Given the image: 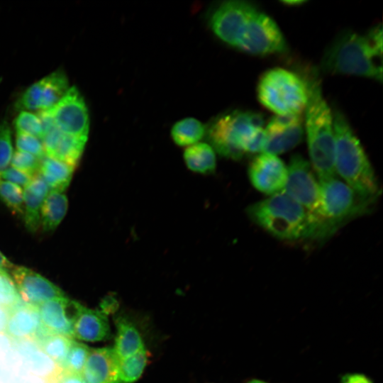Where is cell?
<instances>
[{
  "label": "cell",
  "mask_w": 383,
  "mask_h": 383,
  "mask_svg": "<svg viewBox=\"0 0 383 383\" xmlns=\"http://www.w3.org/2000/svg\"><path fill=\"white\" fill-rule=\"evenodd\" d=\"M247 213L255 223L278 239L318 238V227L309 212L284 191L251 204Z\"/></svg>",
  "instance_id": "5"
},
{
  "label": "cell",
  "mask_w": 383,
  "mask_h": 383,
  "mask_svg": "<svg viewBox=\"0 0 383 383\" xmlns=\"http://www.w3.org/2000/svg\"><path fill=\"white\" fill-rule=\"evenodd\" d=\"M0 199L15 215L23 214V190L19 186L0 179Z\"/></svg>",
  "instance_id": "29"
},
{
  "label": "cell",
  "mask_w": 383,
  "mask_h": 383,
  "mask_svg": "<svg viewBox=\"0 0 383 383\" xmlns=\"http://www.w3.org/2000/svg\"><path fill=\"white\" fill-rule=\"evenodd\" d=\"M205 134V126L194 118H186L177 121L171 130L172 140L179 146H190L197 143Z\"/></svg>",
  "instance_id": "26"
},
{
  "label": "cell",
  "mask_w": 383,
  "mask_h": 383,
  "mask_svg": "<svg viewBox=\"0 0 383 383\" xmlns=\"http://www.w3.org/2000/svg\"><path fill=\"white\" fill-rule=\"evenodd\" d=\"M22 300L7 271L0 269V305L9 309Z\"/></svg>",
  "instance_id": "32"
},
{
  "label": "cell",
  "mask_w": 383,
  "mask_h": 383,
  "mask_svg": "<svg viewBox=\"0 0 383 383\" xmlns=\"http://www.w3.org/2000/svg\"><path fill=\"white\" fill-rule=\"evenodd\" d=\"M382 30L376 26L362 35L352 30L338 34L325 51L321 69L382 82Z\"/></svg>",
  "instance_id": "1"
},
{
  "label": "cell",
  "mask_w": 383,
  "mask_h": 383,
  "mask_svg": "<svg viewBox=\"0 0 383 383\" xmlns=\"http://www.w3.org/2000/svg\"><path fill=\"white\" fill-rule=\"evenodd\" d=\"M145 349L124 358H118V375L121 383H131L142 374L147 362Z\"/></svg>",
  "instance_id": "27"
},
{
  "label": "cell",
  "mask_w": 383,
  "mask_h": 383,
  "mask_svg": "<svg viewBox=\"0 0 383 383\" xmlns=\"http://www.w3.org/2000/svg\"><path fill=\"white\" fill-rule=\"evenodd\" d=\"M301 115H275L264 128L265 140L262 152L274 155L287 152L303 140Z\"/></svg>",
  "instance_id": "13"
},
{
  "label": "cell",
  "mask_w": 383,
  "mask_h": 383,
  "mask_svg": "<svg viewBox=\"0 0 383 383\" xmlns=\"http://www.w3.org/2000/svg\"><path fill=\"white\" fill-rule=\"evenodd\" d=\"M304 77L308 88V101L304 110L306 133L310 164L318 179L335 177V137L333 112L314 72Z\"/></svg>",
  "instance_id": "2"
},
{
  "label": "cell",
  "mask_w": 383,
  "mask_h": 383,
  "mask_svg": "<svg viewBox=\"0 0 383 383\" xmlns=\"http://www.w3.org/2000/svg\"><path fill=\"white\" fill-rule=\"evenodd\" d=\"M12 279L21 300L33 306L60 297L63 292L49 280L25 267H13Z\"/></svg>",
  "instance_id": "15"
},
{
  "label": "cell",
  "mask_w": 383,
  "mask_h": 383,
  "mask_svg": "<svg viewBox=\"0 0 383 383\" xmlns=\"http://www.w3.org/2000/svg\"><path fill=\"white\" fill-rule=\"evenodd\" d=\"M236 49L255 55H267L287 50L286 39L277 23L258 10L250 21Z\"/></svg>",
  "instance_id": "10"
},
{
  "label": "cell",
  "mask_w": 383,
  "mask_h": 383,
  "mask_svg": "<svg viewBox=\"0 0 383 383\" xmlns=\"http://www.w3.org/2000/svg\"><path fill=\"white\" fill-rule=\"evenodd\" d=\"M257 94L260 103L276 115H301L308 101L304 77L282 67L270 69L261 75Z\"/></svg>",
  "instance_id": "6"
},
{
  "label": "cell",
  "mask_w": 383,
  "mask_h": 383,
  "mask_svg": "<svg viewBox=\"0 0 383 383\" xmlns=\"http://www.w3.org/2000/svg\"><path fill=\"white\" fill-rule=\"evenodd\" d=\"M13 156L11 131L6 121L0 123V177L8 168Z\"/></svg>",
  "instance_id": "34"
},
{
  "label": "cell",
  "mask_w": 383,
  "mask_h": 383,
  "mask_svg": "<svg viewBox=\"0 0 383 383\" xmlns=\"http://www.w3.org/2000/svg\"><path fill=\"white\" fill-rule=\"evenodd\" d=\"M65 72L57 70L28 87L16 100L21 111H46L52 108L69 89Z\"/></svg>",
  "instance_id": "12"
},
{
  "label": "cell",
  "mask_w": 383,
  "mask_h": 383,
  "mask_svg": "<svg viewBox=\"0 0 383 383\" xmlns=\"http://www.w3.org/2000/svg\"><path fill=\"white\" fill-rule=\"evenodd\" d=\"M336 176L361 196L375 201L380 188L371 162L345 116L333 112Z\"/></svg>",
  "instance_id": "3"
},
{
  "label": "cell",
  "mask_w": 383,
  "mask_h": 383,
  "mask_svg": "<svg viewBox=\"0 0 383 383\" xmlns=\"http://www.w3.org/2000/svg\"><path fill=\"white\" fill-rule=\"evenodd\" d=\"M318 180L320 214L325 238L345 221L365 213L374 201L357 194L338 176Z\"/></svg>",
  "instance_id": "7"
},
{
  "label": "cell",
  "mask_w": 383,
  "mask_h": 383,
  "mask_svg": "<svg viewBox=\"0 0 383 383\" xmlns=\"http://www.w3.org/2000/svg\"><path fill=\"white\" fill-rule=\"evenodd\" d=\"M32 177L11 167L7 168L1 175L0 179L9 182L20 187H26Z\"/></svg>",
  "instance_id": "36"
},
{
  "label": "cell",
  "mask_w": 383,
  "mask_h": 383,
  "mask_svg": "<svg viewBox=\"0 0 383 383\" xmlns=\"http://www.w3.org/2000/svg\"><path fill=\"white\" fill-rule=\"evenodd\" d=\"M246 383H267V382L263 380L259 379H252L248 381Z\"/></svg>",
  "instance_id": "42"
},
{
  "label": "cell",
  "mask_w": 383,
  "mask_h": 383,
  "mask_svg": "<svg viewBox=\"0 0 383 383\" xmlns=\"http://www.w3.org/2000/svg\"><path fill=\"white\" fill-rule=\"evenodd\" d=\"M118 307L116 299L113 296L106 297L101 304V312L106 316L114 312Z\"/></svg>",
  "instance_id": "39"
},
{
  "label": "cell",
  "mask_w": 383,
  "mask_h": 383,
  "mask_svg": "<svg viewBox=\"0 0 383 383\" xmlns=\"http://www.w3.org/2000/svg\"><path fill=\"white\" fill-rule=\"evenodd\" d=\"M116 336L113 350L118 358L129 357L143 349L141 337L134 325L124 317L116 321Z\"/></svg>",
  "instance_id": "21"
},
{
  "label": "cell",
  "mask_w": 383,
  "mask_h": 383,
  "mask_svg": "<svg viewBox=\"0 0 383 383\" xmlns=\"http://www.w3.org/2000/svg\"><path fill=\"white\" fill-rule=\"evenodd\" d=\"M73 340L69 336L46 332L41 327L34 341L59 368L62 365Z\"/></svg>",
  "instance_id": "24"
},
{
  "label": "cell",
  "mask_w": 383,
  "mask_h": 383,
  "mask_svg": "<svg viewBox=\"0 0 383 383\" xmlns=\"http://www.w3.org/2000/svg\"><path fill=\"white\" fill-rule=\"evenodd\" d=\"M1 269V268H0Z\"/></svg>",
  "instance_id": "43"
},
{
  "label": "cell",
  "mask_w": 383,
  "mask_h": 383,
  "mask_svg": "<svg viewBox=\"0 0 383 383\" xmlns=\"http://www.w3.org/2000/svg\"><path fill=\"white\" fill-rule=\"evenodd\" d=\"M82 375L87 383H121L113 348L90 349Z\"/></svg>",
  "instance_id": "19"
},
{
  "label": "cell",
  "mask_w": 383,
  "mask_h": 383,
  "mask_svg": "<svg viewBox=\"0 0 383 383\" xmlns=\"http://www.w3.org/2000/svg\"><path fill=\"white\" fill-rule=\"evenodd\" d=\"M0 268L6 270L12 269V263L0 252Z\"/></svg>",
  "instance_id": "41"
},
{
  "label": "cell",
  "mask_w": 383,
  "mask_h": 383,
  "mask_svg": "<svg viewBox=\"0 0 383 383\" xmlns=\"http://www.w3.org/2000/svg\"><path fill=\"white\" fill-rule=\"evenodd\" d=\"M340 383H374V382L365 374L348 372L342 375Z\"/></svg>",
  "instance_id": "38"
},
{
  "label": "cell",
  "mask_w": 383,
  "mask_h": 383,
  "mask_svg": "<svg viewBox=\"0 0 383 383\" xmlns=\"http://www.w3.org/2000/svg\"><path fill=\"white\" fill-rule=\"evenodd\" d=\"M50 383H87V382L82 374L57 368Z\"/></svg>",
  "instance_id": "37"
},
{
  "label": "cell",
  "mask_w": 383,
  "mask_h": 383,
  "mask_svg": "<svg viewBox=\"0 0 383 383\" xmlns=\"http://www.w3.org/2000/svg\"><path fill=\"white\" fill-rule=\"evenodd\" d=\"M48 111L60 131L74 137L88 139V109L84 97L76 87H70L63 97Z\"/></svg>",
  "instance_id": "11"
},
{
  "label": "cell",
  "mask_w": 383,
  "mask_h": 383,
  "mask_svg": "<svg viewBox=\"0 0 383 383\" xmlns=\"http://www.w3.org/2000/svg\"><path fill=\"white\" fill-rule=\"evenodd\" d=\"M16 133H24L38 138L42 141L43 131L38 115L28 111H21L13 121Z\"/></svg>",
  "instance_id": "31"
},
{
  "label": "cell",
  "mask_w": 383,
  "mask_h": 383,
  "mask_svg": "<svg viewBox=\"0 0 383 383\" xmlns=\"http://www.w3.org/2000/svg\"><path fill=\"white\" fill-rule=\"evenodd\" d=\"M17 150L26 152L42 159L45 156L42 141L36 137L24 133H16Z\"/></svg>",
  "instance_id": "35"
},
{
  "label": "cell",
  "mask_w": 383,
  "mask_h": 383,
  "mask_svg": "<svg viewBox=\"0 0 383 383\" xmlns=\"http://www.w3.org/2000/svg\"><path fill=\"white\" fill-rule=\"evenodd\" d=\"M74 169L72 166L45 155L41 159L38 174L50 190L64 192L70 184Z\"/></svg>",
  "instance_id": "22"
},
{
  "label": "cell",
  "mask_w": 383,
  "mask_h": 383,
  "mask_svg": "<svg viewBox=\"0 0 383 383\" xmlns=\"http://www.w3.org/2000/svg\"><path fill=\"white\" fill-rule=\"evenodd\" d=\"M184 159L188 168L195 172L209 174L216 169L214 150L206 143H197L187 147L184 152Z\"/></svg>",
  "instance_id": "25"
},
{
  "label": "cell",
  "mask_w": 383,
  "mask_h": 383,
  "mask_svg": "<svg viewBox=\"0 0 383 383\" xmlns=\"http://www.w3.org/2000/svg\"><path fill=\"white\" fill-rule=\"evenodd\" d=\"M64 192L50 190L40 209V225L44 231L55 229L64 218L68 201Z\"/></svg>",
  "instance_id": "23"
},
{
  "label": "cell",
  "mask_w": 383,
  "mask_h": 383,
  "mask_svg": "<svg viewBox=\"0 0 383 383\" xmlns=\"http://www.w3.org/2000/svg\"><path fill=\"white\" fill-rule=\"evenodd\" d=\"M283 191L309 212L318 227V238H324L320 214L318 180L309 161L301 155H294L289 160Z\"/></svg>",
  "instance_id": "8"
},
{
  "label": "cell",
  "mask_w": 383,
  "mask_h": 383,
  "mask_svg": "<svg viewBox=\"0 0 383 383\" xmlns=\"http://www.w3.org/2000/svg\"><path fill=\"white\" fill-rule=\"evenodd\" d=\"M41 330L36 306L21 301L8 309L4 332L12 340H34Z\"/></svg>",
  "instance_id": "17"
},
{
  "label": "cell",
  "mask_w": 383,
  "mask_h": 383,
  "mask_svg": "<svg viewBox=\"0 0 383 383\" xmlns=\"http://www.w3.org/2000/svg\"><path fill=\"white\" fill-rule=\"evenodd\" d=\"M265 118L252 111L234 110L214 118L206 128L210 145L223 157L239 160L246 153L262 152Z\"/></svg>",
  "instance_id": "4"
},
{
  "label": "cell",
  "mask_w": 383,
  "mask_h": 383,
  "mask_svg": "<svg viewBox=\"0 0 383 383\" xmlns=\"http://www.w3.org/2000/svg\"><path fill=\"white\" fill-rule=\"evenodd\" d=\"M248 173L257 191L271 196L284 190L287 166L277 155L262 152L251 160Z\"/></svg>",
  "instance_id": "14"
},
{
  "label": "cell",
  "mask_w": 383,
  "mask_h": 383,
  "mask_svg": "<svg viewBox=\"0 0 383 383\" xmlns=\"http://www.w3.org/2000/svg\"><path fill=\"white\" fill-rule=\"evenodd\" d=\"M258 9L257 6L248 1H225L210 13L209 25L221 41L236 48L250 21Z\"/></svg>",
  "instance_id": "9"
},
{
  "label": "cell",
  "mask_w": 383,
  "mask_h": 383,
  "mask_svg": "<svg viewBox=\"0 0 383 383\" xmlns=\"http://www.w3.org/2000/svg\"><path fill=\"white\" fill-rule=\"evenodd\" d=\"M87 139L67 135L56 126L47 131L42 139L46 156L75 167L79 161Z\"/></svg>",
  "instance_id": "18"
},
{
  "label": "cell",
  "mask_w": 383,
  "mask_h": 383,
  "mask_svg": "<svg viewBox=\"0 0 383 383\" xmlns=\"http://www.w3.org/2000/svg\"><path fill=\"white\" fill-rule=\"evenodd\" d=\"M77 303L65 296L36 306L42 329L48 333L72 338V324Z\"/></svg>",
  "instance_id": "16"
},
{
  "label": "cell",
  "mask_w": 383,
  "mask_h": 383,
  "mask_svg": "<svg viewBox=\"0 0 383 383\" xmlns=\"http://www.w3.org/2000/svg\"><path fill=\"white\" fill-rule=\"evenodd\" d=\"M72 335L74 339L87 342L107 339L110 335L107 316L101 311L88 309L77 303Z\"/></svg>",
  "instance_id": "20"
},
{
  "label": "cell",
  "mask_w": 383,
  "mask_h": 383,
  "mask_svg": "<svg viewBox=\"0 0 383 383\" xmlns=\"http://www.w3.org/2000/svg\"><path fill=\"white\" fill-rule=\"evenodd\" d=\"M45 198L24 188L23 216L26 226L30 232L36 231L40 225V209Z\"/></svg>",
  "instance_id": "28"
},
{
  "label": "cell",
  "mask_w": 383,
  "mask_h": 383,
  "mask_svg": "<svg viewBox=\"0 0 383 383\" xmlns=\"http://www.w3.org/2000/svg\"><path fill=\"white\" fill-rule=\"evenodd\" d=\"M41 159L30 153L16 150L11 161V167L30 176L38 174Z\"/></svg>",
  "instance_id": "33"
},
{
  "label": "cell",
  "mask_w": 383,
  "mask_h": 383,
  "mask_svg": "<svg viewBox=\"0 0 383 383\" xmlns=\"http://www.w3.org/2000/svg\"><path fill=\"white\" fill-rule=\"evenodd\" d=\"M8 309L0 305V331H4Z\"/></svg>",
  "instance_id": "40"
},
{
  "label": "cell",
  "mask_w": 383,
  "mask_h": 383,
  "mask_svg": "<svg viewBox=\"0 0 383 383\" xmlns=\"http://www.w3.org/2000/svg\"><path fill=\"white\" fill-rule=\"evenodd\" d=\"M89 350L87 345L74 339L62 365L59 368L82 374Z\"/></svg>",
  "instance_id": "30"
}]
</instances>
